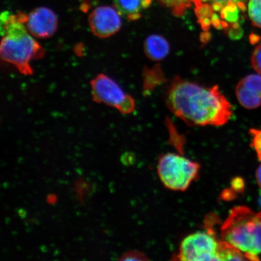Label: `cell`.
Returning a JSON list of instances; mask_svg holds the SVG:
<instances>
[{"label":"cell","mask_w":261,"mask_h":261,"mask_svg":"<svg viewBox=\"0 0 261 261\" xmlns=\"http://www.w3.org/2000/svg\"><path fill=\"white\" fill-rule=\"evenodd\" d=\"M165 100L171 112L189 126H222L232 116V106L217 86L207 87L175 77Z\"/></svg>","instance_id":"1"},{"label":"cell","mask_w":261,"mask_h":261,"mask_svg":"<svg viewBox=\"0 0 261 261\" xmlns=\"http://www.w3.org/2000/svg\"><path fill=\"white\" fill-rule=\"evenodd\" d=\"M27 16L21 12L15 15L9 11L2 13L0 55L3 61L14 65L19 73L31 75V62L43 57L45 51L26 28Z\"/></svg>","instance_id":"2"},{"label":"cell","mask_w":261,"mask_h":261,"mask_svg":"<svg viewBox=\"0 0 261 261\" xmlns=\"http://www.w3.org/2000/svg\"><path fill=\"white\" fill-rule=\"evenodd\" d=\"M222 238L245 254H261V212L234 207L221 228Z\"/></svg>","instance_id":"3"},{"label":"cell","mask_w":261,"mask_h":261,"mask_svg":"<svg viewBox=\"0 0 261 261\" xmlns=\"http://www.w3.org/2000/svg\"><path fill=\"white\" fill-rule=\"evenodd\" d=\"M158 171L166 188L184 191L198 177L200 166L184 156L169 153L160 159Z\"/></svg>","instance_id":"4"},{"label":"cell","mask_w":261,"mask_h":261,"mask_svg":"<svg viewBox=\"0 0 261 261\" xmlns=\"http://www.w3.org/2000/svg\"><path fill=\"white\" fill-rule=\"evenodd\" d=\"M93 99L113 107L122 114H130L136 108L135 99L126 94L118 84L104 74H99L91 82Z\"/></svg>","instance_id":"5"},{"label":"cell","mask_w":261,"mask_h":261,"mask_svg":"<svg viewBox=\"0 0 261 261\" xmlns=\"http://www.w3.org/2000/svg\"><path fill=\"white\" fill-rule=\"evenodd\" d=\"M219 241L214 231H199L185 238L179 247L177 258L179 260H217Z\"/></svg>","instance_id":"6"},{"label":"cell","mask_w":261,"mask_h":261,"mask_svg":"<svg viewBox=\"0 0 261 261\" xmlns=\"http://www.w3.org/2000/svg\"><path fill=\"white\" fill-rule=\"evenodd\" d=\"M119 13L111 6H99L90 13L89 24L93 34L100 38L112 37L120 31L122 20Z\"/></svg>","instance_id":"7"},{"label":"cell","mask_w":261,"mask_h":261,"mask_svg":"<svg viewBox=\"0 0 261 261\" xmlns=\"http://www.w3.org/2000/svg\"><path fill=\"white\" fill-rule=\"evenodd\" d=\"M25 24L33 37L37 39H48L56 33L58 18L50 9L37 8L29 13Z\"/></svg>","instance_id":"8"},{"label":"cell","mask_w":261,"mask_h":261,"mask_svg":"<svg viewBox=\"0 0 261 261\" xmlns=\"http://www.w3.org/2000/svg\"><path fill=\"white\" fill-rule=\"evenodd\" d=\"M238 102L247 109L253 110L261 106V75H247L236 87Z\"/></svg>","instance_id":"9"},{"label":"cell","mask_w":261,"mask_h":261,"mask_svg":"<svg viewBox=\"0 0 261 261\" xmlns=\"http://www.w3.org/2000/svg\"><path fill=\"white\" fill-rule=\"evenodd\" d=\"M152 0H113L119 14L129 21L138 20L142 12L151 5Z\"/></svg>","instance_id":"10"},{"label":"cell","mask_w":261,"mask_h":261,"mask_svg":"<svg viewBox=\"0 0 261 261\" xmlns=\"http://www.w3.org/2000/svg\"><path fill=\"white\" fill-rule=\"evenodd\" d=\"M144 51L146 56L150 60L160 61L168 56L170 46L168 41L162 36L152 35L146 39Z\"/></svg>","instance_id":"11"},{"label":"cell","mask_w":261,"mask_h":261,"mask_svg":"<svg viewBox=\"0 0 261 261\" xmlns=\"http://www.w3.org/2000/svg\"><path fill=\"white\" fill-rule=\"evenodd\" d=\"M247 0H196L194 5L205 6L210 8L212 11V22L220 23L221 22L219 18L220 12L224 8L231 5H238L243 11L246 9V3Z\"/></svg>","instance_id":"12"},{"label":"cell","mask_w":261,"mask_h":261,"mask_svg":"<svg viewBox=\"0 0 261 261\" xmlns=\"http://www.w3.org/2000/svg\"><path fill=\"white\" fill-rule=\"evenodd\" d=\"M245 253L226 241H219L217 260H246Z\"/></svg>","instance_id":"13"},{"label":"cell","mask_w":261,"mask_h":261,"mask_svg":"<svg viewBox=\"0 0 261 261\" xmlns=\"http://www.w3.org/2000/svg\"><path fill=\"white\" fill-rule=\"evenodd\" d=\"M196 0H159L166 7L170 9L173 14L181 16L186 11L194 5Z\"/></svg>","instance_id":"14"},{"label":"cell","mask_w":261,"mask_h":261,"mask_svg":"<svg viewBox=\"0 0 261 261\" xmlns=\"http://www.w3.org/2000/svg\"><path fill=\"white\" fill-rule=\"evenodd\" d=\"M247 9L252 24L261 29V0H249Z\"/></svg>","instance_id":"15"},{"label":"cell","mask_w":261,"mask_h":261,"mask_svg":"<svg viewBox=\"0 0 261 261\" xmlns=\"http://www.w3.org/2000/svg\"><path fill=\"white\" fill-rule=\"evenodd\" d=\"M250 134L252 138V148L255 150L257 158L261 162V130L251 129Z\"/></svg>","instance_id":"16"},{"label":"cell","mask_w":261,"mask_h":261,"mask_svg":"<svg viewBox=\"0 0 261 261\" xmlns=\"http://www.w3.org/2000/svg\"><path fill=\"white\" fill-rule=\"evenodd\" d=\"M251 64L253 69L261 75V43L254 48L251 57Z\"/></svg>","instance_id":"17"},{"label":"cell","mask_w":261,"mask_h":261,"mask_svg":"<svg viewBox=\"0 0 261 261\" xmlns=\"http://www.w3.org/2000/svg\"><path fill=\"white\" fill-rule=\"evenodd\" d=\"M136 161V155L132 152L123 153L120 158V162L124 166H129L133 165Z\"/></svg>","instance_id":"18"},{"label":"cell","mask_w":261,"mask_h":261,"mask_svg":"<svg viewBox=\"0 0 261 261\" xmlns=\"http://www.w3.org/2000/svg\"><path fill=\"white\" fill-rule=\"evenodd\" d=\"M125 260H148L146 258L145 254L140 252H130L126 254Z\"/></svg>","instance_id":"19"},{"label":"cell","mask_w":261,"mask_h":261,"mask_svg":"<svg viewBox=\"0 0 261 261\" xmlns=\"http://www.w3.org/2000/svg\"><path fill=\"white\" fill-rule=\"evenodd\" d=\"M232 187L237 192H241L244 189V184L242 179L237 178L233 179L232 181Z\"/></svg>","instance_id":"20"},{"label":"cell","mask_w":261,"mask_h":261,"mask_svg":"<svg viewBox=\"0 0 261 261\" xmlns=\"http://www.w3.org/2000/svg\"><path fill=\"white\" fill-rule=\"evenodd\" d=\"M256 176L257 184H258L260 188H261V165L257 169Z\"/></svg>","instance_id":"21"},{"label":"cell","mask_w":261,"mask_h":261,"mask_svg":"<svg viewBox=\"0 0 261 261\" xmlns=\"http://www.w3.org/2000/svg\"><path fill=\"white\" fill-rule=\"evenodd\" d=\"M24 212H25V211L23 210H19L18 211V214L19 215V217H22V218L25 217L26 213L24 214Z\"/></svg>","instance_id":"22"},{"label":"cell","mask_w":261,"mask_h":261,"mask_svg":"<svg viewBox=\"0 0 261 261\" xmlns=\"http://www.w3.org/2000/svg\"><path fill=\"white\" fill-rule=\"evenodd\" d=\"M258 204H259L260 207L261 208V188L259 192Z\"/></svg>","instance_id":"23"}]
</instances>
